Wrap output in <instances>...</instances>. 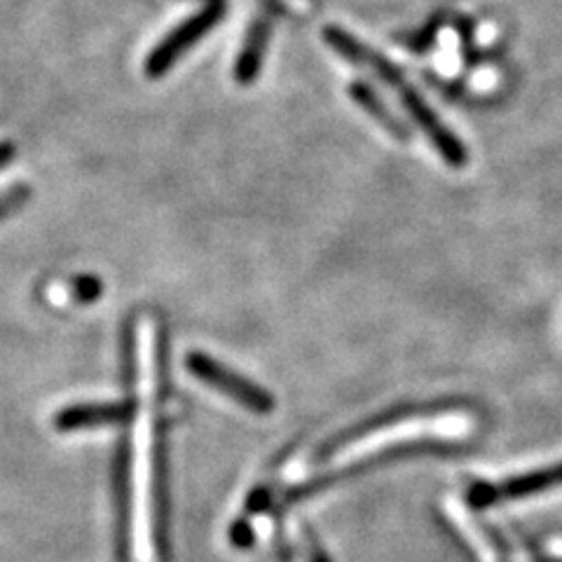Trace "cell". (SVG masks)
<instances>
[{
	"label": "cell",
	"mask_w": 562,
	"mask_h": 562,
	"mask_svg": "<svg viewBox=\"0 0 562 562\" xmlns=\"http://www.w3.org/2000/svg\"><path fill=\"white\" fill-rule=\"evenodd\" d=\"M324 38L333 49L340 52L347 61L371 68L382 82L392 87L396 97L401 99L403 109H406V113L415 120V125L427 134V138L434 144L436 153L443 157L446 165L454 169L467 167L469 162L467 146L443 125L441 117L431 111V105L422 99V94H417L415 87L406 80V76H403V70L396 64H392L384 55H380V52L363 45L361 41L355 38V35H349L338 26H328L324 31Z\"/></svg>",
	"instance_id": "1"
},
{
	"label": "cell",
	"mask_w": 562,
	"mask_h": 562,
	"mask_svg": "<svg viewBox=\"0 0 562 562\" xmlns=\"http://www.w3.org/2000/svg\"><path fill=\"white\" fill-rule=\"evenodd\" d=\"M138 345H140V384H144V419L138 427V469H136V483H138V553L140 560H148L153 553V532H155V512H157V473H160V464H157V448L155 429H153V411L150 403L155 401L157 390V336L153 322H140L138 326Z\"/></svg>",
	"instance_id": "2"
},
{
	"label": "cell",
	"mask_w": 562,
	"mask_h": 562,
	"mask_svg": "<svg viewBox=\"0 0 562 562\" xmlns=\"http://www.w3.org/2000/svg\"><path fill=\"white\" fill-rule=\"evenodd\" d=\"M227 10L225 0H209V3L186 20L183 24L176 26L165 41L155 45V49L146 59V76L148 78H162L167 70L179 61L188 49L195 47L206 33L214 31L218 22L223 20V14Z\"/></svg>",
	"instance_id": "3"
},
{
	"label": "cell",
	"mask_w": 562,
	"mask_h": 562,
	"mask_svg": "<svg viewBox=\"0 0 562 562\" xmlns=\"http://www.w3.org/2000/svg\"><path fill=\"white\" fill-rule=\"evenodd\" d=\"M186 368L204 384L214 386L221 394L231 396L239 406L249 408L258 415H266L274 408V398L268 390H262L256 382L241 378L233 368L218 363L214 357L202 355V351H192L186 359Z\"/></svg>",
	"instance_id": "4"
},
{
	"label": "cell",
	"mask_w": 562,
	"mask_h": 562,
	"mask_svg": "<svg viewBox=\"0 0 562 562\" xmlns=\"http://www.w3.org/2000/svg\"><path fill=\"white\" fill-rule=\"evenodd\" d=\"M555 487H562V462L527 471V473H518V476L504 479L497 483H483V481L473 483L467 492V502L473 508H490L504 502L535 497V495H541V492H549Z\"/></svg>",
	"instance_id": "5"
},
{
	"label": "cell",
	"mask_w": 562,
	"mask_h": 562,
	"mask_svg": "<svg viewBox=\"0 0 562 562\" xmlns=\"http://www.w3.org/2000/svg\"><path fill=\"white\" fill-rule=\"evenodd\" d=\"M132 408L130 403H80V406H68L55 417V427L59 431H80L90 427H105V425H120V422L130 419Z\"/></svg>",
	"instance_id": "6"
},
{
	"label": "cell",
	"mask_w": 562,
	"mask_h": 562,
	"mask_svg": "<svg viewBox=\"0 0 562 562\" xmlns=\"http://www.w3.org/2000/svg\"><path fill=\"white\" fill-rule=\"evenodd\" d=\"M270 38H272V20L268 14H258L244 35V43L235 61V80L239 85H251L258 78L262 61H266Z\"/></svg>",
	"instance_id": "7"
},
{
	"label": "cell",
	"mask_w": 562,
	"mask_h": 562,
	"mask_svg": "<svg viewBox=\"0 0 562 562\" xmlns=\"http://www.w3.org/2000/svg\"><path fill=\"white\" fill-rule=\"evenodd\" d=\"M349 94H351V99H355L361 109L371 115L373 120H378L380 125L390 132L392 136H396V138H401V140H406L411 134H408V130H406V125H403L401 120H396V115L386 109V105L382 103V99L371 90V87H368L366 82H351L349 85Z\"/></svg>",
	"instance_id": "8"
},
{
	"label": "cell",
	"mask_w": 562,
	"mask_h": 562,
	"mask_svg": "<svg viewBox=\"0 0 562 562\" xmlns=\"http://www.w3.org/2000/svg\"><path fill=\"white\" fill-rule=\"evenodd\" d=\"M101 293V281L97 277H82L74 286H70V295L78 297L82 303H90Z\"/></svg>",
	"instance_id": "9"
},
{
	"label": "cell",
	"mask_w": 562,
	"mask_h": 562,
	"mask_svg": "<svg viewBox=\"0 0 562 562\" xmlns=\"http://www.w3.org/2000/svg\"><path fill=\"white\" fill-rule=\"evenodd\" d=\"M29 198V188L26 186H12L5 195H0V218L8 216L12 209L20 206Z\"/></svg>",
	"instance_id": "10"
},
{
	"label": "cell",
	"mask_w": 562,
	"mask_h": 562,
	"mask_svg": "<svg viewBox=\"0 0 562 562\" xmlns=\"http://www.w3.org/2000/svg\"><path fill=\"white\" fill-rule=\"evenodd\" d=\"M12 155H14V146L10 140H3V144H0V167H5L12 160Z\"/></svg>",
	"instance_id": "11"
}]
</instances>
